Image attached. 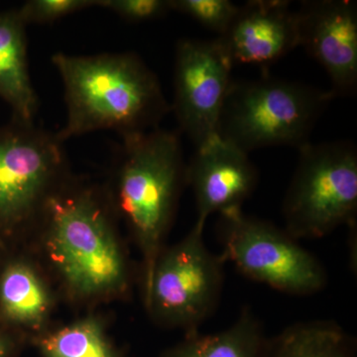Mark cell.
Segmentation results:
<instances>
[{
  "label": "cell",
  "mask_w": 357,
  "mask_h": 357,
  "mask_svg": "<svg viewBox=\"0 0 357 357\" xmlns=\"http://www.w3.org/2000/svg\"><path fill=\"white\" fill-rule=\"evenodd\" d=\"M0 302L9 318L35 326L49 309V296L34 270L22 263L7 268L0 280Z\"/></svg>",
  "instance_id": "cell-16"
},
{
  "label": "cell",
  "mask_w": 357,
  "mask_h": 357,
  "mask_svg": "<svg viewBox=\"0 0 357 357\" xmlns=\"http://www.w3.org/2000/svg\"><path fill=\"white\" fill-rule=\"evenodd\" d=\"M204 227L196 222L182 241L161 251L144 288L145 305L155 318L188 333L197 332L215 311L225 280V259L206 248Z\"/></svg>",
  "instance_id": "cell-7"
},
{
  "label": "cell",
  "mask_w": 357,
  "mask_h": 357,
  "mask_svg": "<svg viewBox=\"0 0 357 357\" xmlns=\"http://www.w3.org/2000/svg\"><path fill=\"white\" fill-rule=\"evenodd\" d=\"M116 156L117 206L142 251L145 288L187 184L182 142L176 131L159 128L121 138Z\"/></svg>",
  "instance_id": "cell-2"
},
{
  "label": "cell",
  "mask_w": 357,
  "mask_h": 357,
  "mask_svg": "<svg viewBox=\"0 0 357 357\" xmlns=\"http://www.w3.org/2000/svg\"><path fill=\"white\" fill-rule=\"evenodd\" d=\"M64 86L67 121L61 142L100 130L121 138L149 132L169 112L158 77L135 53L52 56Z\"/></svg>",
  "instance_id": "cell-1"
},
{
  "label": "cell",
  "mask_w": 357,
  "mask_h": 357,
  "mask_svg": "<svg viewBox=\"0 0 357 357\" xmlns=\"http://www.w3.org/2000/svg\"><path fill=\"white\" fill-rule=\"evenodd\" d=\"M282 206L284 229L296 241L318 239L356 223L357 150L347 141L299 148Z\"/></svg>",
  "instance_id": "cell-5"
},
{
  "label": "cell",
  "mask_w": 357,
  "mask_h": 357,
  "mask_svg": "<svg viewBox=\"0 0 357 357\" xmlns=\"http://www.w3.org/2000/svg\"><path fill=\"white\" fill-rule=\"evenodd\" d=\"M66 167L56 132L13 119L0 126V223L23 222L42 210Z\"/></svg>",
  "instance_id": "cell-8"
},
{
  "label": "cell",
  "mask_w": 357,
  "mask_h": 357,
  "mask_svg": "<svg viewBox=\"0 0 357 357\" xmlns=\"http://www.w3.org/2000/svg\"><path fill=\"white\" fill-rule=\"evenodd\" d=\"M91 7H96V0H29L17 11L26 25H42L51 24Z\"/></svg>",
  "instance_id": "cell-19"
},
{
  "label": "cell",
  "mask_w": 357,
  "mask_h": 357,
  "mask_svg": "<svg viewBox=\"0 0 357 357\" xmlns=\"http://www.w3.org/2000/svg\"><path fill=\"white\" fill-rule=\"evenodd\" d=\"M335 96L307 84L263 77L232 81L223 103L218 137L245 153L271 146L299 149Z\"/></svg>",
  "instance_id": "cell-4"
},
{
  "label": "cell",
  "mask_w": 357,
  "mask_h": 357,
  "mask_svg": "<svg viewBox=\"0 0 357 357\" xmlns=\"http://www.w3.org/2000/svg\"><path fill=\"white\" fill-rule=\"evenodd\" d=\"M218 234L225 261L251 280L294 296L314 295L328 283L318 258L273 223L232 211L220 215Z\"/></svg>",
  "instance_id": "cell-6"
},
{
  "label": "cell",
  "mask_w": 357,
  "mask_h": 357,
  "mask_svg": "<svg viewBox=\"0 0 357 357\" xmlns=\"http://www.w3.org/2000/svg\"><path fill=\"white\" fill-rule=\"evenodd\" d=\"M232 67L218 38L178 42L171 112L196 148L218 136L223 103L232 83Z\"/></svg>",
  "instance_id": "cell-9"
},
{
  "label": "cell",
  "mask_w": 357,
  "mask_h": 357,
  "mask_svg": "<svg viewBox=\"0 0 357 357\" xmlns=\"http://www.w3.org/2000/svg\"><path fill=\"white\" fill-rule=\"evenodd\" d=\"M285 0H251L239 6L218 37L232 64L265 67L299 46L297 13Z\"/></svg>",
  "instance_id": "cell-12"
},
{
  "label": "cell",
  "mask_w": 357,
  "mask_h": 357,
  "mask_svg": "<svg viewBox=\"0 0 357 357\" xmlns=\"http://www.w3.org/2000/svg\"><path fill=\"white\" fill-rule=\"evenodd\" d=\"M26 26L17 9L0 11V98L13 119L34 122L38 96L30 79Z\"/></svg>",
  "instance_id": "cell-13"
},
{
  "label": "cell",
  "mask_w": 357,
  "mask_h": 357,
  "mask_svg": "<svg viewBox=\"0 0 357 357\" xmlns=\"http://www.w3.org/2000/svg\"><path fill=\"white\" fill-rule=\"evenodd\" d=\"M268 340L257 317L245 307L229 328L211 335L189 333L163 357H265Z\"/></svg>",
  "instance_id": "cell-14"
},
{
  "label": "cell",
  "mask_w": 357,
  "mask_h": 357,
  "mask_svg": "<svg viewBox=\"0 0 357 357\" xmlns=\"http://www.w3.org/2000/svg\"><path fill=\"white\" fill-rule=\"evenodd\" d=\"M187 185L196 199L197 222L243 210L258 184V171L249 154L218 137L196 148L187 165Z\"/></svg>",
  "instance_id": "cell-11"
},
{
  "label": "cell",
  "mask_w": 357,
  "mask_h": 357,
  "mask_svg": "<svg viewBox=\"0 0 357 357\" xmlns=\"http://www.w3.org/2000/svg\"><path fill=\"white\" fill-rule=\"evenodd\" d=\"M299 46L325 69L332 93L354 95L357 86V6L351 0H307L296 11Z\"/></svg>",
  "instance_id": "cell-10"
},
{
  "label": "cell",
  "mask_w": 357,
  "mask_h": 357,
  "mask_svg": "<svg viewBox=\"0 0 357 357\" xmlns=\"http://www.w3.org/2000/svg\"><path fill=\"white\" fill-rule=\"evenodd\" d=\"M171 11L184 14L222 36L229 29L239 6L229 0H169Z\"/></svg>",
  "instance_id": "cell-18"
},
{
  "label": "cell",
  "mask_w": 357,
  "mask_h": 357,
  "mask_svg": "<svg viewBox=\"0 0 357 357\" xmlns=\"http://www.w3.org/2000/svg\"><path fill=\"white\" fill-rule=\"evenodd\" d=\"M44 357H119L100 324L88 318L51 333L41 342Z\"/></svg>",
  "instance_id": "cell-17"
},
{
  "label": "cell",
  "mask_w": 357,
  "mask_h": 357,
  "mask_svg": "<svg viewBox=\"0 0 357 357\" xmlns=\"http://www.w3.org/2000/svg\"><path fill=\"white\" fill-rule=\"evenodd\" d=\"M42 211L52 261L75 293L95 296L124 288L123 255L95 192L57 188Z\"/></svg>",
  "instance_id": "cell-3"
},
{
  "label": "cell",
  "mask_w": 357,
  "mask_h": 357,
  "mask_svg": "<svg viewBox=\"0 0 357 357\" xmlns=\"http://www.w3.org/2000/svg\"><path fill=\"white\" fill-rule=\"evenodd\" d=\"M7 354V345L3 340H0V357H6Z\"/></svg>",
  "instance_id": "cell-21"
},
{
  "label": "cell",
  "mask_w": 357,
  "mask_h": 357,
  "mask_svg": "<svg viewBox=\"0 0 357 357\" xmlns=\"http://www.w3.org/2000/svg\"><path fill=\"white\" fill-rule=\"evenodd\" d=\"M265 357H356V344L337 323L304 321L268 340Z\"/></svg>",
  "instance_id": "cell-15"
},
{
  "label": "cell",
  "mask_w": 357,
  "mask_h": 357,
  "mask_svg": "<svg viewBox=\"0 0 357 357\" xmlns=\"http://www.w3.org/2000/svg\"><path fill=\"white\" fill-rule=\"evenodd\" d=\"M96 7L107 9L130 23L159 20L171 13L169 0H96Z\"/></svg>",
  "instance_id": "cell-20"
}]
</instances>
